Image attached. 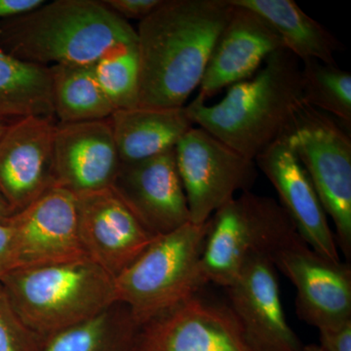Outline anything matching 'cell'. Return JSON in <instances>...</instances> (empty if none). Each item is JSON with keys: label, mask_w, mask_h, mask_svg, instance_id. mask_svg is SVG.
Wrapping results in <instances>:
<instances>
[{"label": "cell", "mask_w": 351, "mask_h": 351, "mask_svg": "<svg viewBox=\"0 0 351 351\" xmlns=\"http://www.w3.org/2000/svg\"><path fill=\"white\" fill-rule=\"evenodd\" d=\"M233 8L230 0H163L141 21L138 107H184Z\"/></svg>", "instance_id": "6da1fadb"}, {"label": "cell", "mask_w": 351, "mask_h": 351, "mask_svg": "<svg viewBox=\"0 0 351 351\" xmlns=\"http://www.w3.org/2000/svg\"><path fill=\"white\" fill-rule=\"evenodd\" d=\"M265 62L253 78L228 88L219 103L208 106L197 95L186 107L193 124L254 161L291 131L306 106L299 60L281 49Z\"/></svg>", "instance_id": "7a4b0ae2"}, {"label": "cell", "mask_w": 351, "mask_h": 351, "mask_svg": "<svg viewBox=\"0 0 351 351\" xmlns=\"http://www.w3.org/2000/svg\"><path fill=\"white\" fill-rule=\"evenodd\" d=\"M137 41V32L128 21L97 0H55L0 21L2 50L20 61L48 68L95 64Z\"/></svg>", "instance_id": "3957f363"}, {"label": "cell", "mask_w": 351, "mask_h": 351, "mask_svg": "<svg viewBox=\"0 0 351 351\" xmlns=\"http://www.w3.org/2000/svg\"><path fill=\"white\" fill-rule=\"evenodd\" d=\"M25 325L43 339L117 302L114 278L91 258L15 269L0 278Z\"/></svg>", "instance_id": "277c9868"}, {"label": "cell", "mask_w": 351, "mask_h": 351, "mask_svg": "<svg viewBox=\"0 0 351 351\" xmlns=\"http://www.w3.org/2000/svg\"><path fill=\"white\" fill-rule=\"evenodd\" d=\"M210 228L211 218L158 235L115 277L117 302L128 308L138 327L207 285L201 258Z\"/></svg>", "instance_id": "5b68a950"}, {"label": "cell", "mask_w": 351, "mask_h": 351, "mask_svg": "<svg viewBox=\"0 0 351 351\" xmlns=\"http://www.w3.org/2000/svg\"><path fill=\"white\" fill-rule=\"evenodd\" d=\"M300 239L292 219L274 198L245 191L211 217L201 258L203 279L228 288L252 261L271 260Z\"/></svg>", "instance_id": "8992f818"}, {"label": "cell", "mask_w": 351, "mask_h": 351, "mask_svg": "<svg viewBox=\"0 0 351 351\" xmlns=\"http://www.w3.org/2000/svg\"><path fill=\"white\" fill-rule=\"evenodd\" d=\"M291 145L334 223L339 250L351 257V138L327 113L304 106L289 133Z\"/></svg>", "instance_id": "52a82bcc"}, {"label": "cell", "mask_w": 351, "mask_h": 351, "mask_svg": "<svg viewBox=\"0 0 351 351\" xmlns=\"http://www.w3.org/2000/svg\"><path fill=\"white\" fill-rule=\"evenodd\" d=\"M175 154L191 223L195 225L206 223L237 191H250L257 180L255 161L200 127L181 138Z\"/></svg>", "instance_id": "ba28073f"}, {"label": "cell", "mask_w": 351, "mask_h": 351, "mask_svg": "<svg viewBox=\"0 0 351 351\" xmlns=\"http://www.w3.org/2000/svg\"><path fill=\"white\" fill-rule=\"evenodd\" d=\"M133 351H252L228 302L186 298L138 327Z\"/></svg>", "instance_id": "9c48e42d"}, {"label": "cell", "mask_w": 351, "mask_h": 351, "mask_svg": "<svg viewBox=\"0 0 351 351\" xmlns=\"http://www.w3.org/2000/svg\"><path fill=\"white\" fill-rule=\"evenodd\" d=\"M14 269H31L87 257L80 241L77 197L55 186L6 221Z\"/></svg>", "instance_id": "30bf717a"}, {"label": "cell", "mask_w": 351, "mask_h": 351, "mask_svg": "<svg viewBox=\"0 0 351 351\" xmlns=\"http://www.w3.org/2000/svg\"><path fill=\"white\" fill-rule=\"evenodd\" d=\"M271 261L294 284L298 315L307 324L321 329L351 319L350 263L318 255L302 239L276 252Z\"/></svg>", "instance_id": "8fae6325"}, {"label": "cell", "mask_w": 351, "mask_h": 351, "mask_svg": "<svg viewBox=\"0 0 351 351\" xmlns=\"http://www.w3.org/2000/svg\"><path fill=\"white\" fill-rule=\"evenodd\" d=\"M54 117L15 120L0 138V193L15 213L56 186Z\"/></svg>", "instance_id": "7c38bea8"}, {"label": "cell", "mask_w": 351, "mask_h": 351, "mask_svg": "<svg viewBox=\"0 0 351 351\" xmlns=\"http://www.w3.org/2000/svg\"><path fill=\"white\" fill-rule=\"evenodd\" d=\"M76 197L83 250L113 278L137 260L156 239L112 188Z\"/></svg>", "instance_id": "4fadbf2b"}, {"label": "cell", "mask_w": 351, "mask_h": 351, "mask_svg": "<svg viewBox=\"0 0 351 351\" xmlns=\"http://www.w3.org/2000/svg\"><path fill=\"white\" fill-rule=\"evenodd\" d=\"M112 189L156 237L191 223L175 149L144 160L120 163Z\"/></svg>", "instance_id": "5bb4252c"}, {"label": "cell", "mask_w": 351, "mask_h": 351, "mask_svg": "<svg viewBox=\"0 0 351 351\" xmlns=\"http://www.w3.org/2000/svg\"><path fill=\"white\" fill-rule=\"evenodd\" d=\"M289 133L258 156L256 165L276 189L279 204L292 219L302 240L318 255L341 263L336 237L328 223L326 212L291 145Z\"/></svg>", "instance_id": "9a60e30c"}, {"label": "cell", "mask_w": 351, "mask_h": 351, "mask_svg": "<svg viewBox=\"0 0 351 351\" xmlns=\"http://www.w3.org/2000/svg\"><path fill=\"white\" fill-rule=\"evenodd\" d=\"M226 291L252 351L302 350L284 313L277 269L270 258L252 261Z\"/></svg>", "instance_id": "2e32d148"}, {"label": "cell", "mask_w": 351, "mask_h": 351, "mask_svg": "<svg viewBox=\"0 0 351 351\" xmlns=\"http://www.w3.org/2000/svg\"><path fill=\"white\" fill-rule=\"evenodd\" d=\"M120 163L110 119L58 122L54 138L56 186L76 195L112 188Z\"/></svg>", "instance_id": "e0dca14e"}, {"label": "cell", "mask_w": 351, "mask_h": 351, "mask_svg": "<svg viewBox=\"0 0 351 351\" xmlns=\"http://www.w3.org/2000/svg\"><path fill=\"white\" fill-rule=\"evenodd\" d=\"M232 4V16L219 34L199 86L198 95L205 101L250 77L272 53L284 49L280 36L262 16Z\"/></svg>", "instance_id": "ac0fdd59"}, {"label": "cell", "mask_w": 351, "mask_h": 351, "mask_svg": "<svg viewBox=\"0 0 351 351\" xmlns=\"http://www.w3.org/2000/svg\"><path fill=\"white\" fill-rule=\"evenodd\" d=\"M110 121L122 163L144 160L175 149L195 125L186 106L115 110Z\"/></svg>", "instance_id": "d6986e66"}, {"label": "cell", "mask_w": 351, "mask_h": 351, "mask_svg": "<svg viewBox=\"0 0 351 351\" xmlns=\"http://www.w3.org/2000/svg\"><path fill=\"white\" fill-rule=\"evenodd\" d=\"M255 11L267 21L282 40L284 49L299 61L317 60L336 64L335 54L345 49L326 27L302 11L293 0H232Z\"/></svg>", "instance_id": "ffe728a7"}, {"label": "cell", "mask_w": 351, "mask_h": 351, "mask_svg": "<svg viewBox=\"0 0 351 351\" xmlns=\"http://www.w3.org/2000/svg\"><path fill=\"white\" fill-rule=\"evenodd\" d=\"M54 117L48 66L25 63L0 48V120Z\"/></svg>", "instance_id": "44dd1931"}, {"label": "cell", "mask_w": 351, "mask_h": 351, "mask_svg": "<svg viewBox=\"0 0 351 351\" xmlns=\"http://www.w3.org/2000/svg\"><path fill=\"white\" fill-rule=\"evenodd\" d=\"M53 108L60 123L110 119L114 108L97 80L94 64L49 66Z\"/></svg>", "instance_id": "7402d4cb"}, {"label": "cell", "mask_w": 351, "mask_h": 351, "mask_svg": "<svg viewBox=\"0 0 351 351\" xmlns=\"http://www.w3.org/2000/svg\"><path fill=\"white\" fill-rule=\"evenodd\" d=\"M138 326L119 302L95 316L44 339L40 351H133Z\"/></svg>", "instance_id": "603a6c76"}, {"label": "cell", "mask_w": 351, "mask_h": 351, "mask_svg": "<svg viewBox=\"0 0 351 351\" xmlns=\"http://www.w3.org/2000/svg\"><path fill=\"white\" fill-rule=\"evenodd\" d=\"M302 97L304 104L320 112L332 115L350 132L351 75L337 64L317 60L302 62L301 68Z\"/></svg>", "instance_id": "cb8c5ba5"}, {"label": "cell", "mask_w": 351, "mask_h": 351, "mask_svg": "<svg viewBox=\"0 0 351 351\" xmlns=\"http://www.w3.org/2000/svg\"><path fill=\"white\" fill-rule=\"evenodd\" d=\"M94 71L114 112L138 107L140 64L137 45L106 55L94 64Z\"/></svg>", "instance_id": "d4e9b609"}, {"label": "cell", "mask_w": 351, "mask_h": 351, "mask_svg": "<svg viewBox=\"0 0 351 351\" xmlns=\"http://www.w3.org/2000/svg\"><path fill=\"white\" fill-rule=\"evenodd\" d=\"M43 341L25 324L0 282V351H40Z\"/></svg>", "instance_id": "484cf974"}, {"label": "cell", "mask_w": 351, "mask_h": 351, "mask_svg": "<svg viewBox=\"0 0 351 351\" xmlns=\"http://www.w3.org/2000/svg\"><path fill=\"white\" fill-rule=\"evenodd\" d=\"M163 0H104L103 3L124 20L142 21L162 3Z\"/></svg>", "instance_id": "4316f807"}, {"label": "cell", "mask_w": 351, "mask_h": 351, "mask_svg": "<svg viewBox=\"0 0 351 351\" xmlns=\"http://www.w3.org/2000/svg\"><path fill=\"white\" fill-rule=\"evenodd\" d=\"M318 330L323 350L351 351V319Z\"/></svg>", "instance_id": "83f0119b"}, {"label": "cell", "mask_w": 351, "mask_h": 351, "mask_svg": "<svg viewBox=\"0 0 351 351\" xmlns=\"http://www.w3.org/2000/svg\"><path fill=\"white\" fill-rule=\"evenodd\" d=\"M44 0H0V21L12 19L43 5Z\"/></svg>", "instance_id": "f1b7e54d"}, {"label": "cell", "mask_w": 351, "mask_h": 351, "mask_svg": "<svg viewBox=\"0 0 351 351\" xmlns=\"http://www.w3.org/2000/svg\"><path fill=\"white\" fill-rule=\"evenodd\" d=\"M14 269L12 237L6 223H0V278Z\"/></svg>", "instance_id": "f546056e"}, {"label": "cell", "mask_w": 351, "mask_h": 351, "mask_svg": "<svg viewBox=\"0 0 351 351\" xmlns=\"http://www.w3.org/2000/svg\"><path fill=\"white\" fill-rule=\"evenodd\" d=\"M15 212L13 211L9 203L7 202L4 196L0 193V223H6Z\"/></svg>", "instance_id": "4dcf8cb0"}, {"label": "cell", "mask_w": 351, "mask_h": 351, "mask_svg": "<svg viewBox=\"0 0 351 351\" xmlns=\"http://www.w3.org/2000/svg\"><path fill=\"white\" fill-rule=\"evenodd\" d=\"M302 351H324L321 348L320 346L309 345L304 346Z\"/></svg>", "instance_id": "1f68e13d"}, {"label": "cell", "mask_w": 351, "mask_h": 351, "mask_svg": "<svg viewBox=\"0 0 351 351\" xmlns=\"http://www.w3.org/2000/svg\"><path fill=\"white\" fill-rule=\"evenodd\" d=\"M8 124L9 122L1 121V120H0V138H1V136L3 135L4 131H5Z\"/></svg>", "instance_id": "d6a6232c"}]
</instances>
